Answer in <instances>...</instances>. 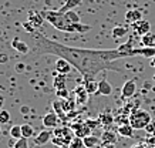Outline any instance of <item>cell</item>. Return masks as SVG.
Masks as SVG:
<instances>
[{
	"instance_id": "1",
	"label": "cell",
	"mask_w": 155,
	"mask_h": 148,
	"mask_svg": "<svg viewBox=\"0 0 155 148\" xmlns=\"http://www.w3.org/2000/svg\"><path fill=\"white\" fill-rule=\"evenodd\" d=\"M33 37L36 40V46H34L36 56L51 54V56H57L58 58H64L80 73L84 81L94 80L95 76L101 71H122L121 67H117L114 61L120 58L137 56V47H134V37H130L120 47L108 48V50L70 47L66 44L53 41L46 36H40L37 33H34Z\"/></svg>"
},
{
	"instance_id": "2",
	"label": "cell",
	"mask_w": 155,
	"mask_h": 148,
	"mask_svg": "<svg viewBox=\"0 0 155 148\" xmlns=\"http://www.w3.org/2000/svg\"><path fill=\"white\" fill-rule=\"evenodd\" d=\"M44 20H47L54 29L58 31H64V33H85L91 30L90 26L81 23H73L67 19L66 13H60L58 10H43L41 12Z\"/></svg>"
},
{
	"instance_id": "3",
	"label": "cell",
	"mask_w": 155,
	"mask_h": 148,
	"mask_svg": "<svg viewBox=\"0 0 155 148\" xmlns=\"http://www.w3.org/2000/svg\"><path fill=\"white\" fill-rule=\"evenodd\" d=\"M128 120H130V125L134 130H145L147 125L152 121L150 113L145 110H141V108L131 111L128 115Z\"/></svg>"
},
{
	"instance_id": "4",
	"label": "cell",
	"mask_w": 155,
	"mask_h": 148,
	"mask_svg": "<svg viewBox=\"0 0 155 148\" xmlns=\"http://www.w3.org/2000/svg\"><path fill=\"white\" fill-rule=\"evenodd\" d=\"M131 29L132 31H134V34L135 36H144V34L147 33H150V30H151V24L148 20H140V21H137V23L131 24Z\"/></svg>"
},
{
	"instance_id": "5",
	"label": "cell",
	"mask_w": 155,
	"mask_h": 148,
	"mask_svg": "<svg viewBox=\"0 0 155 148\" xmlns=\"http://www.w3.org/2000/svg\"><path fill=\"white\" fill-rule=\"evenodd\" d=\"M88 93L85 90L84 86H77L74 88V100L77 105H85L88 103Z\"/></svg>"
},
{
	"instance_id": "6",
	"label": "cell",
	"mask_w": 155,
	"mask_h": 148,
	"mask_svg": "<svg viewBox=\"0 0 155 148\" xmlns=\"http://www.w3.org/2000/svg\"><path fill=\"white\" fill-rule=\"evenodd\" d=\"M71 130L74 131L75 137H80V138H85V137L91 135V131H93L85 123H75L71 125Z\"/></svg>"
},
{
	"instance_id": "7",
	"label": "cell",
	"mask_w": 155,
	"mask_h": 148,
	"mask_svg": "<svg viewBox=\"0 0 155 148\" xmlns=\"http://www.w3.org/2000/svg\"><path fill=\"white\" fill-rule=\"evenodd\" d=\"M135 91H137L135 80H127L121 88V97L122 98H130V97H132L135 94Z\"/></svg>"
},
{
	"instance_id": "8",
	"label": "cell",
	"mask_w": 155,
	"mask_h": 148,
	"mask_svg": "<svg viewBox=\"0 0 155 148\" xmlns=\"http://www.w3.org/2000/svg\"><path fill=\"white\" fill-rule=\"evenodd\" d=\"M53 135H54V133H51L50 130L40 131V133H38L36 137H33L34 144H36V145H46V144H47L48 141L53 138Z\"/></svg>"
},
{
	"instance_id": "9",
	"label": "cell",
	"mask_w": 155,
	"mask_h": 148,
	"mask_svg": "<svg viewBox=\"0 0 155 148\" xmlns=\"http://www.w3.org/2000/svg\"><path fill=\"white\" fill-rule=\"evenodd\" d=\"M58 124V115L56 111H50L43 117V125L46 128H56Z\"/></svg>"
},
{
	"instance_id": "10",
	"label": "cell",
	"mask_w": 155,
	"mask_h": 148,
	"mask_svg": "<svg viewBox=\"0 0 155 148\" xmlns=\"http://www.w3.org/2000/svg\"><path fill=\"white\" fill-rule=\"evenodd\" d=\"M142 20V10L140 9H132V10H128L125 13V21L130 24H134L137 21Z\"/></svg>"
},
{
	"instance_id": "11",
	"label": "cell",
	"mask_w": 155,
	"mask_h": 148,
	"mask_svg": "<svg viewBox=\"0 0 155 148\" xmlns=\"http://www.w3.org/2000/svg\"><path fill=\"white\" fill-rule=\"evenodd\" d=\"M43 21H44V17H43L41 12H36V10H31V12H28V23L33 24L36 29L41 26Z\"/></svg>"
},
{
	"instance_id": "12",
	"label": "cell",
	"mask_w": 155,
	"mask_h": 148,
	"mask_svg": "<svg viewBox=\"0 0 155 148\" xmlns=\"http://www.w3.org/2000/svg\"><path fill=\"white\" fill-rule=\"evenodd\" d=\"M12 47H13L17 53H20V54H27V53L30 51L28 44L24 43V41H21L19 37H14L13 38V41H12Z\"/></svg>"
},
{
	"instance_id": "13",
	"label": "cell",
	"mask_w": 155,
	"mask_h": 148,
	"mask_svg": "<svg viewBox=\"0 0 155 148\" xmlns=\"http://www.w3.org/2000/svg\"><path fill=\"white\" fill-rule=\"evenodd\" d=\"M71 68H73V66H71L67 60H64V58H58L56 61V70H57V73H60V74H66L67 76V74L71 71Z\"/></svg>"
},
{
	"instance_id": "14",
	"label": "cell",
	"mask_w": 155,
	"mask_h": 148,
	"mask_svg": "<svg viewBox=\"0 0 155 148\" xmlns=\"http://www.w3.org/2000/svg\"><path fill=\"white\" fill-rule=\"evenodd\" d=\"M98 94H101V96H110V94H113V86L105 78L98 81Z\"/></svg>"
},
{
	"instance_id": "15",
	"label": "cell",
	"mask_w": 155,
	"mask_h": 148,
	"mask_svg": "<svg viewBox=\"0 0 155 148\" xmlns=\"http://www.w3.org/2000/svg\"><path fill=\"white\" fill-rule=\"evenodd\" d=\"M118 141L117 134L111 131V130H105L103 134H101V143L105 144H115Z\"/></svg>"
},
{
	"instance_id": "16",
	"label": "cell",
	"mask_w": 155,
	"mask_h": 148,
	"mask_svg": "<svg viewBox=\"0 0 155 148\" xmlns=\"http://www.w3.org/2000/svg\"><path fill=\"white\" fill-rule=\"evenodd\" d=\"M98 120L100 123H101V127H110V125H113V123L115 121V118H114V115L110 113V111H104V113H101V114L98 115Z\"/></svg>"
},
{
	"instance_id": "17",
	"label": "cell",
	"mask_w": 155,
	"mask_h": 148,
	"mask_svg": "<svg viewBox=\"0 0 155 148\" xmlns=\"http://www.w3.org/2000/svg\"><path fill=\"white\" fill-rule=\"evenodd\" d=\"M81 2H83V0H66V3L58 9V12H60V13H67V12H70V10H74L75 7H78V6L81 5Z\"/></svg>"
},
{
	"instance_id": "18",
	"label": "cell",
	"mask_w": 155,
	"mask_h": 148,
	"mask_svg": "<svg viewBox=\"0 0 155 148\" xmlns=\"http://www.w3.org/2000/svg\"><path fill=\"white\" fill-rule=\"evenodd\" d=\"M66 83H67V76L58 73V74H56V77H54L53 87H54V90H61V88H66Z\"/></svg>"
},
{
	"instance_id": "19",
	"label": "cell",
	"mask_w": 155,
	"mask_h": 148,
	"mask_svg": "<svg viewBox=\"0 0 155 148\" xmlns=\"http://www.w3.org/2000/svg\"><path fill=\"white\" fill-rule=\"evenodd\" d=\"M84 140V145L85 148H95V147H100L101 145V138H98V137H95V135H88V137H85Z\"/></svg>"
},
{
	"instance_id": "20",
	"label": "cell",
	"mask_w": 155,
	"mask_h": 148,
	"mask_svg": "<svg viewBox=\"0 0 155 148\" xmlns=\"http://www.w3.org/2000/svg\"><path fill=\"white\" fill-rule=\"evenodd\" d=\"M141 47H155V34L147 33L141 37Z\"/></svg>"
},
{
	"instance_id": "21",
	"label": "cell",
	"mask_w": 155,
	"mask_h": 148,
	"mask_svg": "<svg viewBox=\"0 0 155 148\" xmlns=\"http://www.w3.org/2000/svg\"><path fill=\"white\" fill-rule=\"evenodd\" d=\"M118 134L121 137H125V138H131L132 135H134V128L130 124L118 125Z\"/></svg>"
},
{
	"instance_id": "22",
	"label": "cell",
	"mask_w": 155,
	"mask_h": 148,
	"mask_svg": "<svg viewBox=\"0 0 155 148\" xmlns=\"http://www.w3.org/2000/svg\"><path fill=\"white\" fill-rule=\"evenodd\" d=\"M84 87L87 93H88L90 96H93V94H97L98 93V83L95 81V80H91V81H84Z\"/></svg>"
},
{
	"instance_id": "23",
	"label": "cell",
	"mask_w": 155,
	"mask_h": 148,
	"mask_svg": "<svg viewBox=\"0 0 155 148\" xmlns=\"http://www.w3.org/2000/svg\"><path fill=\"white\" fill-rule=\"evenodd\" d=\"M138 56L147 58L155 57V47H138Z\"/></svg>"
},
{
	"instance_id": "24",
	"label": "cell",
	"mask_w": 155,
	"mask_h": 148,
	"mask_svg": "<svg viewBox=\"0 0 155 148\" xmlns=\"http://www.w3.org/2000/svg\"><path fill=\"white\" fill-rule=\"evenodd\" d=\"M127 33H128V29L125 27V26H115V27L113 29V31H111V34H113L114 38H121V37H124Z\"/></svg>"
},
{
	"instance_id": "25",
	"label": "cell",
	"mask_w": 155,
	"mask_h": 148,
	"mask_svg": "<svg viewBox=\"0 0 155 148\" xmlns=\"http://www.w3.org/2000/svg\"><path fill=\"white\" fill-rule=\"evenodd\" d=\"M21 134H23V138H31L34 135V128L33 125L30 124H21Z\"/></svg>"
},
{
	"instance_id": "26",
	"label": "cell",
	"mask_w": 155,
	"mask_h": 148,
	"mask_svg": "<svg viewBox=\"0 0 155 148\" xmlns=\"http://www.w3.org/2000/svg\"><path fill=\"white\" fill-rule=\"evenodd\" d=\"M10 137L16 140L23 138V134H21V125H13L10 128Z\"/></svg>"
},
{
	"instance_id": "27",
	"label": "cell",
	"mask_w": 155,
	"mask_h": 148,
	"mask_svg": "<svg viewBox=\"0 0 155 148\" xmlns=\"http://www.w3.org/2000/svg\"><path fill=\"white\" fill-rule=\"evenodd\" d=\"M84 140L80 138V137H73V140L70 141V144H68V148H84Z\"/></svg>"
},
{
	"instance_id": "28",
	"label": "cell",
	"mask_w": 155,
	"mask_h": 148,
	"mask_svg": "<svg viewBox=\"0 0 155 148\" xmlns=\"http://www.w3.org/2000/svg\"><path fill=\"white\" fill-rule=\"evenodd\" d=\"M10 121V113L5 108H0V125L7 124Z\"/></svg>"
},
{
	"instance_id": "29",
	"label": "cell",
	"mask_w": 155,
	"mask_h": 148,
	"mask_svg": "<svg viewBox=\"0 0 155 148\" xmlns=\"http://www.w3.org/2000/svg\"><path fill=\"white\" fill-rule=\"evenodd\" d=\"M66 16H67V19L70 20V21H73V23H80V16H78V13H77L75 10L67 12Z\"/></svg>"
},
{
	"instance_id": "30",
	"label": "cell",
	"mask_w": 155,
	"mask_h": 148,
	"mask_svg": "<svg viewBox=\"0 0 155 148\" xmlns=\"http://www.w3.org/2000/svg\"><path fill=\"white\" fill-rule=\"evenodd\" d=\"M56 96L58 98H63V100H66V98H70V93L67 88H61V90H56Z\"/></svg>"
},
{
	"instance_id": "31",
	"label": "cell",
	"mask_w": 155,
	"mask_h": 148,
	"mask_svg": "<svg viewBox=\"0 0 155 148\" xmlns=\"http://www.w3.org/2000/svg\"><path fill=\"white\" fill-rule=\"evenodd\" d=\"M85 124L88 125L91 130L97 128V127H101V123H100V120H91V118H88V120H85Z\"/></svg>"
},
{
	"instance_id": "32",
	"label": "cell",
	"mask_w": 155,
	"mask_h": 148,
	"mask_svg": "<svg viewBox=\"0 0 155 148\" xmlns=\"http://www.w3.org/2000/svg\"><path fill=\"white\" fill-rule=\"evenodd\" d=\"M14 148H28V140L27 138H20L16 141Z\"/></svg>"
},
{
	"instance_id": "33",
	"label": "cell",
	"mask_w": 155,
	"mask_h": 148,
	"mask_svg": "<svg viewBox=\"0 0 155 148\" xmlns=\"http://www.w3.org/2000/svg\"><path fill=\"white\" fill-rule=\"evenodd\" d=\"M21 26H23V29L26 30L27 33H30V34H34V33H36V27H34L33 24H30V23H28V21H26V23H23V24H21Z\"/></svg>"
},
{
	"instance_id": "34",
	"label": "cell",
	"mask_w": 155,
	"mask_h": 148,
	"mask_svg": "<svg viewBox=\"0 0 155 148\" xmlns=\"http://www.w3.org/2000/svg\"><path fill=\"white\" fill-rule=\"evenodd\" d=\"M145 131H147V133H150V134H151V133H154V131H155V123H154V121H151L150 124L147 125Z\"/></svg>"
},
{
	"instance_id": "35",
	"label": "cell",
	"mask_w": 155,
	"mask_h": 148,
	"mask_svg": "<svg viewBox=\"0 0 155 148\" xmlns=\"http://www.w3.org/2000/svg\"><path fill=\"white\" fill-rule=\"evenodd\" d=\"M24 67H26V66H24L23 63H19V64H16V67H14V70H16L17 73H21V71L24 70Z\"/></svg>"
},
{
	"instance_id": "36",
	"label": "cell",
	"mask_w": 155,
	"mask_h": 148,
	"mask_svg": "<svg viewBox=\"0 0 155 148\" xmlns=\"http://www.w3.org/2000/svg\"><path fill=\"white\" fill-rule=\"evenodd\" d=\"M100 148H115V144H105V143H101Z\"/></svg>"
},
{
	"instance_id": "37",
	"label": "cell",
	"mask_w": 155,
	"mask_h": 148,
	"mask_svg": "<svg viewBox=\"0 0 155 148\" xmlns=\"http://www.w3.org/2000/svg\"><path fill=\"white\" fill-rule=\"evenodd\" d=\"M9 60V57H7V54H0V63H5Z\"/></svg>"
},
{
	"instance_id": "38",
	"label": "cell",
	"mask_w": 155,
	"mask_h": 148,
	"mask_svg": "<svg viewBox=\"0 0 155 148\" xmlns=\"http://www.w3.org/2000/svg\"><path fill=\"white\" fill-rule=\"evenodd\" d=\"M16 141H17L16 138H10V141H9V147H10V148H14V144H16Z\"/></svg>"
},
{
	"instance_id": "39",
	"label": "cell",
	"mask_w": 155,
	"mask_h": 148,
	"mask_svg": "<svg viewBox=\"0 0 155 148\" xmlns=\"http://www.w3.org/2000/svg\"><path fill=\"white\" fill-rule=\"evenodd\" d=\"M131 148H145V145H144V144H135V145H132Z\"/></svg>"
},
{
	"instance_id": "40",
	"label": "cell",
	"mask_w": 155,
	"mask_h": 148,
	"mask_svg": "<svg viewBox=\"0 0 155 148\" xmlns=\"http://www.w3.org/2000/svg\"><path fill=\"white\" fill-rule=\"evenodd\" d=\"M3 103H5V98H3V96L0 94V108L3 107Z\"/></svg>"
},
{
	"instance_id": "41",
	"label": "cell",
	"mask_w": 155,
	"mask_h": 148,
	"mask_svg": "<svg viewBox=\"0 0 155 148\" xmlns=\"http://www.w3.org/2000/svg\"><path fill=\"white\" fill-rule=\"evenodd\" d=\"M150 64H151V67H154V68H155V57H152V58H151Z\"/></svg>"
},
{
	"instance_id": "42",
	"label": "cell",
	"mask_w": 155,
	"mask_h": 148,
	"mask_svg": "<svg viewBox=\"0 0 155 148\" xmlns=\"http://www.w3.org/2000/svg\"><path fill=\"white\" fill-rule=\"evenodd\" d=\"M58 148H68V147H58Z\"/></svg>"
},
{
	"instance_id": "43",
	"label": "cell",
	"mask_w": 155,
	"mask_h": 148,
	"mask_svg": "<svg viewBox=\"0 0 155 148\" xmlns=\"http://www.w3.org/2000/svg\"><path fill=\"white\" fill-rule=\"evenodd\" d=\"M154 80H155V73H154Z\"/></svg>"
},
{
	"instance_id": "44",
	"label": "cell",
	"mask_w": 155,
	"mask_h": 148,
	"mask_svg": "<svg viewBox=\"0 0 155 148\" xmlns=\"http://www.w3.org/2000/svg\"><path fill=\"white\" fill-rule=\"evenodd\" d=\"M0 133H2V127H0Z\"/></svg>"
}]
</instances>
